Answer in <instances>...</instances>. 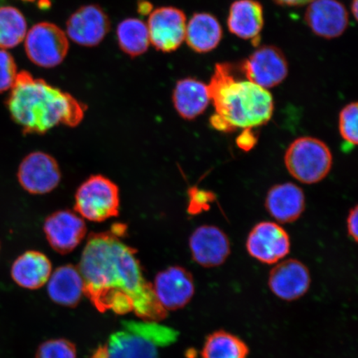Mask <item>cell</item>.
<instances>
[{
	"label": "cell",
	"instance_id": "6da1fadb",
	"mask_svg": "<svg viewBox=\"0 0 358 358\" xmlns=\"http://www.w3.org/2000/svg\"><path fill=\"white\" fill-rule=\"evenodd\" d=\"M125 227L89 236L80 261L84 294L98 311L159 322L168 315L145 278L136 250L123 243Z\"/></svg>",
	"mask_w": 358,
	"mask_h": 358
},
{
	"label": "cell",
	"instance_id": "7a4b0ae2",
	"mask_svg": "<svg viewBox=\"0 0 358 358\" xmlns=\"http://www.w3.org/2000/svg\"><path fill=\"white\" fill-rule=\"evenodd\" d=\"M6 106L22 132L32 134H43L59 125L78 127L86 112V106L71 94L26 71L17 74Z\"/></svg>",
	"mask_w": 358,
	"mask_h": 358
},
{
	"label": "cell",
	"instance_id": "3957f363",
	"mask_svg": "<svg viewBox=\"0 0 358 358\" xmlns=\"http://www.w3.org/2000/svg\"><path fill=\"white\" fill-rule=\"evenodd\" d=\"M216 113L235 129L262 127L274 112V100L268 90L249 82L236 80L232 67L219 64L208 85Z\"/></svg>",
	"mask_w": 358,
	"mask_h": 358
},
{
	"label": "cell",
	"instance_id": "277c9868",
	"mask_svg": "<svg viewBox=\"0 0 358 358\" xmlns=\"http://www.w3.org/2000/svg\"><path fill=\"white\" fill-rule=\"evenodd\" d=\"M177 337L176 331L159 322H123L122 329L98 347L92 358H159L160 348L176 342Z\"/></svg>",
	"mask_w": 358,
	"mask_h": 358
},
{
	"label": "cell",
	"instance_id": "5b68a950",
	"mask_svg": "<svg viewBox=\"0 0 358 358\" xmlns=\"http://www.w3.org/2000/svg\"><path fill=\"white\" fill-rule=\"evenodd\" d=\"M290 176L306 185H315L328 176L333 166V155L319 138L303 136L291 143L285 155Z\"/></svg>",
	"mask_w": 358,
	"mask_h": 358
},
{
	"label": "cell",
	"instance_id": "8992f818",
	"mask_svg": "<svg viewBox=\"0 0 358 358\" xmlns=\"http://www.w3.org/2000/svg\"><path fill=\"white\" fill-rule=\"evenodd\" d=\"M120 207L118 186L100 174L88 178L76 192L75 211L84 220L105 222L117 217Z\"/></svg>",
	"mask_w": 358,
	"mask_h": 358
},
{
	"label": "cell",
	"instance_id": "52a82bcc",
	"mask_svg": "<svg viewBox=\"0 0 358 358\" xmlns=\"http://www.w3.org/2000/svg\"><path fill=\"white\" fill-rule=\"evenodd\" d=\"M69 50L66 34L52 22L36 24L26 36L25 51L35 65L52 69L60 65Z\"/></svg>",
	"mask_w": 358,
	"mask_h": 358
},
{
	"label": "cell",
	"instance_id": "ba28073f",
	"mask_svg": "<svg viewBox=\"0 0 358 358\" xmlns=\"http://www.w3.org/2000/svg\"><path fill=\"white\" fill-rule=\"evenodd\" d=\"M17 177L22 189L29 194L43 195L57 189L62 180V173L52 156L37 151L22 159Z\"/></svg>",
	"mask_w": 358,
	"mask_h": 358
},
{
	"label": "cell",
	"instance_id": "9c48e42d",
	"mask_svg": "<svg viewBox=\"0 0 358 358\" xmlns=\"http://www.w3.org/2000/svg\"><path fill=\"white\" fill-rule=\"evenodd\" d=\"M250 257L266 265H275L288 256L289 236L283 227L272 222L257 224L246 240Z\"/></svg>",
	"mask_w": 358,
	"mask_h": 358
},
{
	"label": "cell",
	"instance_id": "30bf717a",
	"mask_svg": "<svg viewBox=\"0 0 358 358\" xmlns=\"http://www.w3.org/2000/svg\"><path fill=\"white\" fill-rule=\"evenodd\" d=\"M241 69L249 82L268 90L283 82L287 77L289 65L280 48L262 46L244 61Z\"/></svg>",
	"mask_w": 358,
	"mask_h": 358
},
{
	"label": "cell",
	"instance_id": "8fae6325",
	"mask_svg": "<svg viewBox=\"0 0 358 358\" xmlns=\"http://www.w3.org/2000/svg\"><path fill=\"white\" fill-rule=\"evenodd\" d=\"M147 27L150 41L157 50L172 52L177 50L185 40L186 16L177 8H156L150 13Z\"/></svg>",
	"mask_w": 358,
	"mask_h": 358
},
{
	"label": "cell",
	"instance_id": "7c38bea8",
	"mask_svg": "<svg viewBox=\"0 0 358 358\" xmlns=\"http://www.w3.org/2000/svg\"><path fill=\"white\" fill-rule=\"evenodd\" d=\"M268 286L271 293L281 301H299L310 289V271L299 259H283L275 264L271 271Z\"/></svg>",
	"mask_w": 358,
	"mask_h": 358
},
{
	"label": "cell",
	"instance_id": "4fadbf2b",
	"mask_svg": "<svg viewBox=\"0 0 358 358\" xmlns=\"http://www.w3.org/2000/svg\"><path fill=\"white\" fill-rule=\"evenodd\" d=\"M49 245L57 253L69 254L82 243L87 228L84 219L70 210H60L49 215L43 224Z\"/></svg>",
	"mask_w": 358,
	"mask_h": 358
},
{
	"label": "cell",
	"instance_id": "5bb4252c",
	"mask_svg": "<svg viewBox=\"0 0 358 358\" xmlns=\"http://www.w3.org/2000/svg\"><path fill=\"white\" fill-rule=\"evenodd\" d=\"M153 289L165 310L185 308L194 298L195 283L191 273L182 266H170L156 275Z\"/></svg>",
	"mask_w": 358,
	"mask_h": 358
},
{
	"label": "cell",
	"instance_id": "9a60e30c",
	"mask_svg": "<svg viewBox=\"0 0 358 358\" xmlns=\"http://www.w3.org/2000/svg\"><path fill=\"white\" fill-rule=\"evenodd\" d=\"M110 29L108 15L100 6L89 4L78 8L66 22V34L83 47H95Z\"/></svg>",
	"mask_w": 358,
	"mask_h": 358
},
{
	"label": "cell",
	"instance_id": "2e32d148",
	"mask_svg": "<svg viewBox=\"0 0 358 358\" xmlns=\"http://www.w3.org/2000/svg\"><path fill=\"white\" fill-rule=\"evenodd\" d=\"M189 248L194 261L204 268L223 265L231 254L229 238L220 228L212 225L201 226L192 232Z\"/></svg>",
	"mask_w": 358,
	"mask_h": 358
},
{
	"label": "cell",
	"instance_id": "e0dca14e",
	"mask_svg": "<svg viewBox=\"0 0 358 358\" xmlns=\"http://www.w3.org/2000/svg\"><path fill=\"white\" fill-rule=\"evenodd\" d=\"M306 22L313 34L324 38H334L345 32L348 13L337 0H313L306 13Z\"/></svg>",
	"mask_w": 358,
	"mask_h": 358
},
{
	"label": "cell",
	"instance_id": "ac0fdd59",
	"mask_svg": "<svg viewBox=\"0 0 358 358\" xmlns=\"http://www.w3.org/2000/svg\"><path fill=\"white\" fill-rule=\"evenodd\" d=\"M266 208L280 223L297 221L306 209V196L301 187L292 182L272 187L266 198Z\"/></svg>",
	"mask_w": 358,
	"mask_h": 358
},
{
	"label": "cell",
	"instance_id": "d6986e66",
	"mask_svg": "<svg viewBox=\"0 0 358 358\" xmlns=\"http://www.w3.org/2000/svg\"><path fill=\"white\" fill-rule=\"evenodd\" d=\"M52 274V264L37 250H28L17 257L11 267L13 281L20 287L37 289L47 283Z\"/></svg>",
	"mask_w": 358,
	"mask_h": 358
},
{
	"label": "cell",
	"instance_id": "ffe728a7",
	"mask_svg": "<svg viewBox=\"0 0 358 358\" xmlns=\"http://www.w3.org/2000/svg\"><path fill=\"white\" fill-rule=\"evenodd\" d=\"M210 101L208 87L201 80L185 78L174 87L173 103L182 119L192 120L199 117L208 108Z\"/></svg>",
	"mask_w": 358,
	"mask_h": 358
},
{
	"label": "cell",
	"instance_id": "44dd1931",
	"mask_svg": "<svg viewBox=\"0 0 358 358\" xmlns=\"http://www.w3.org/2000/svg\"><path fill=\"white\" fill-rule=\"evenodd\" d=\"M227 25L237 37L258 42L264 25L262 4L256 0H236L231 6Z\"/></svg>",
	"mask_w": 358,
	"mask_h": 358
},
{
	"label": "cell",
	"instance_id": "7402d4cb",
	"mask_svg": "<svg viewBox=\"0 0 358 358\" xmlns=\"http://www.w3.org/2000/svg\"><path fill=\"white\" fill-rule=\"evenodd\" d=\"M84 283L78 267L66 265L57 268L48 281V292L53 302L74 307L84 294Z\"/></svg>",
	"mask_w": 358,
	"mask_h": 358
},
{
	"label": "cell",
	"instance_id": "603a6c76",
	"mask_svg": "<svg viewBox=\"0 0 358 358\" xmlns=\"http://www.w3.org/2000/svg\"><path fill=\"white\" fill-rule=\"evenodd\" d=\"M222 38V26L210 13H195L187 24L185 40L196 52L213 51L220 43Z\"/></svg>",
	"mask_w": 358,
	"mask_h": 358
},
{
	"label": "cell",
	"instance_id": "cb8c5ba5",
	"mask_svg": "<svg viewBox=\"0 0 358 358\" xmlns=\"http://www.w3.org/2000/svg\"><path fill=\"white\" fill-rule=\"evenodd\" d=\"M250 349L243 339L225 330L210 334L201 348V358H248Z\"/></svg>",
	"mask_w": 358,
	"mask_h": 358
},
{
	"label": "cell",
	"instance_id": "d4e9b609",
	"mask_svg": "<svg viewBox=\"0 0 358 358\" xmlns=\"http://www.w3.org/2000/svg\"><path fill=\"white\" fill-rule=\"evenodd\" d=\"M117 38L120 49L132 57L141 56L150 47V35L147 24L138 19L123 20L117 27Z\"/></svg>",
	"mask_w": 358,
	"mask_h": 358
},
{
	"label": "cell",
	"instance_id": "484cf974",
	"mask_svg": "<svg viewBox=\"0 0 358 358\" xmlns=\"http://www.w3.org/2000/svg\"><path fill=\"white\" fill-rule=\"evenodd\" d=\"M27 26L24 16L17 8L0 7V48H15L24 41Z\"/></svg>",
	"mask_w": 358,
	"mask_h": 358
},
{
	"label": "cell",
	"instance_id": "4316f807",
	"mask_svg": "<svg viewBox=\"0 0 358 358\" xmlns=\"http://www.w3.org/2000/svg\"><path fill=\"white\" fill-rule=\"evenodd\" d=\"M357 109V103L352 102L344 106L339 114L340 134L344 141L353 146H356L358 142Z\"/></svg>",
	"mask_w": 358,
	"mask_h": 358
},
{
	"label": "cell",
	"instance_id": "83f0119b",
	"mask_svg": "<svg viewBox=\"0 0 358 358\" xmlns=\"http://www.w3.org/2000/svg\"><path fill=\"white\" fill-rule=\"evenodd\" d=\"M36 358H77V349L66 339L49 340L40 345Z\"/></svg>",
	"mask_w": 358,
	"mask_h": 358
},
{
	"label": "cell",
	"instance_id": "f1b7e54d",
	"mask_svg": "<svg viewBox=\"0 0 358 358\" xmlns=\"http://www.w3.org/2000/svg\"><path fill=\"white\" fill-rule=\"evenodd\" d=\"M17 74L15 58L6 50H0V93L12 88Z\"/></svg>",
	"mask_w": 358,
	"mask_h": 358
},
{
	"label": "cell",
	"instance_id": "f546056e",
	"mask_svg": "<svg viewBox=\"0 0 358 358\" xmlns=\"http://www.w3.org/2000/svg\"><path fill=\"white\" fill-rule=\"evenodd\" d=\"M189 204L187 211L191 214H198L201 211H207L210 203L214 201L213 192L200 190L196 187H192L189 191Z\"/></svg>",
	"mask_w": 358,
	"mask_h": 358
},
{
	"label": "cell",
	"instance_id": "4dcf8cb0",
	"mask_svg": "<svg viewBox=\"0 0 358 358\" xmlns=\"http://www.w3.org/2000/svg\"><path fill=\"white\" fill-rule=\"evenodd\" d=\"M257 138L252 129H244V131L236 138L237 146L244 151H249L256 145Z\"/></svg>",
	"mask_w": 358,
	"mask_h": 358
},
{
	"label": "cell",
	"instance_id": "1f68e13d",
	"mask_svg": "<svg viewBox=\"0 0 358 358\" xmlns=\"http://www.w3.org/2000/svg\"><path fill=\"white\" fill-rule=\"evenodd\" d=\"M348 232L351 238L357 243L358 240V207L355 206V208L350 210L348 216L347 220Z\"/></svg>",
	"mask_w": 358,
	"mask_h": 358
},
{
	"label": "cell",
	"instance_id": "d6a6232c",
	"mask_svg": "<svg viewBox=\"0 0 358 358\" xmlns=\"http://www.w3.org/2000/svg\"><path fill=\"white\" fill-rule=\"evenodd\" d=\"M210 122H211L212 127L219 131L227 133L235 131V129L229 123L217 114L212 116Z\"/></svg>",
	"mask_w": 358,
	"mask_h": 358
},
{
	"label": "cell",
	"instance_id": "836d02e7",
	"mask_svg": "<svg viewBox=\"0 0 358 358\" xmlns=\"http://www.w3.org/2000/svg\"><path fill=\"white\" fill-rule=\"evenodd\" d=\"M277 3L285 6H302L310 3L313 0H275Z\"/></svg>",
	"mask_w": 358,
	"mask_h": 358
},
{
	"label": "cell",
	"instance_id": "e575fe53",
	"mask_svg": "<svg viewBox=\"0 0 358 358\" xmlns=\"http://www.w3.org/2000/svg\"><path fill=\"white\" fill-rule=\"evenodd\" d=\"M152 4L147 1L138 2V12L143 15H149L152 12Z\"/></svg>",
	"mask_w": 358,
	"mask_h": 358
},
{
	"label": "cell",
	"instance_id": "d590c367",
	"mask_svg": "<svg viewBox=\"0 0 358 358\" xmlns=\"http://www.w3.org/2000/svg\"><path fill=\"white\" fill-rule=\"evenodd\" d=\"M357 0H353L352 4V15H355V20H357Z\"/></svg>",
	"mask_w": 358,
	"mask_h": 358
},
{
	"label": "cell",
	"instance_id": "8d00e7d4",
	"mask_svg": "<svg viewBox=\"0 0 358 358\" xmlns=\"http://www.w3.org/2000/svg\"><path fill=\"white\" fill-rule=\"evenodd\" d=\"M4 1H6V0H0V6H1V4L4 3Z\"/></svg>",
	"mask_w": 358,
	"mask_h": 358
},
{
	"label": "cell",
	"instance_id": "74e56055",
	"mask_svg": "<svg viewBox=\"0 0 358 358\" xmlns=\"http://www.w3.org/2000/svg\"><path fill=\"white\" fill-rule=\"evenodd\" d=\"M22 1H27V2H29V1H34V0H22Z\"/></svg>",
	"mask_w": 358,
	"mask_h": 358
}]
</instances>
